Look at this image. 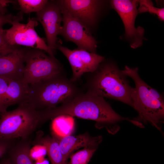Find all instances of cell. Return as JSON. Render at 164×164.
<instances>
[{"label":"cell","mask_w":164,"mask_h":164,"mask_svg":"<svg viewBox=\"0 0 164 164\" xmlns=\"http://www.w3.org/2000/svg\"><path fill=\"white\" fill-rule=\"evenodd\" d=\"M43 112L47 121L62 114L94 121L97 128H105L111 134L119 131L120 122L132 121L116 113L104 98L83 91L60 106L45 110Z\"/></svg>","instance_id":"1"},{"label":"cell","mask_w":164,"mask_h":164,"mask_svg":"<svg viewBox=\"0 0 164 164\" xmlns=\"http://www.w3.org/2000/svg\"><path fill=\"white\" fill-rule=\"evenodd\" d=\"M86 74L83 86L86 91L133 108L131 95L133 87L130 86L128 77L116 63L104 59L94 71Z\"/></svg>","instance_id":"2"},{"label":"cell","mask_w":164,"mask_h":164,"mask_svg":"<svg viewBox=\"0 0 164 164\" xmlns=\"http://www.w3.org/2000/svg\"><path fill=\"white\" fill-rule=\"evenodd\" d=\"M123 73L134 81L131 95L133 108L138 115L133 120L143 125L151 124L162 132V126L164 119V98L162 94L150 87L140 77L138 67L131 68L126 66Z\"/></svg>","instance_id":"3"},{"label":"cell","mask_w":164,"mask_h":164,"mask_svg":"<svg viewBox=\"0 0 164 164\" xmlns=\"http://www.w3.org/2000/svg\"><path fill=\"white\" fill-rule=\"evenodd\" d=\"M82 91L64 71L38 83L29 85L25 102L42 111L55 108Z\"/></svg>","instance_id":"4"},{"label":"cell","mask_w":164,"mask_h":164,"mask_svg":"<svg viewBox=\"0 0 164 164\" xmlns=\"http://www.w3.org/2000/svg\"><path fill=\"white\" fill-rule=\"evenodd\" d=\"M14 110L0 113V139H25L45 121L42 111L24 102Z\"/></svg>","instance_id":"5"},{"label":"cell","mask_w":164,"mask_h":164,"mask_svg":"<svg viewBox=\"0 0 164 164\" xmlns=\"http://www.w3.org/2000/svg\"><path fill=\"white\" fill-rule=\"evenodd\" d=\"M23 80L29 85L47 79L64 71L62 65L54 56L43 50L27 48L24 57Z\"/></svg>","instance_id":"6"},{"label":"cell","mask_w":164,"mask_h":164,"mask_svg":"<svg viewBox=\"0 0 164 164\" xmlns=\"http://www.w3.org/2000/svg\"><path fill=\"white\" fill-rule=\"evenodd\" d=\"M23 18L14 21L10 29L5 30L6 38L11 45L23 46L32 49H39L54 56V54L44 39L40 37L35 29L38 23L36 18L29 19L26 24L20 23Z\"/></svg>","instance_id":"7"},{"label":"cell","mask_w":164,"mask_h":164,"mask_svg":"<svg viewBox=\"0 0 164 164\" xmlns=\"http://www.w3.org/2000/svg\"><path fill=\"white\" fill-rule=\"evenodd\" d=\"M59 5L63 22L60 34L67 41L75 43L78 49L96 53L97 42L90 31L65 9Z\"/></svg>","instance_id":"8"},{"label":"cell","mask_w":164,"mask_h":164,"mask_svg":"<svg viewBox=\"0 0 164 164\" xmlns=\"http://www.w3.org/2000/svg\"><path fill=\"white\" fill-rule=\"evenodd\" d=\"M112 8L118 13L123 23L125 36L130 42L131 47L136 49L141 46L144 37V29L142 27L136 28L135 19L138 13V0H113L110 2Z\"/></svg>","instance_id":"9"},{"label":"cell","mask_w":164,"mask_h":164,"mask_svg":"<svg viewBox=\"0 0 164 164\" xmlns=\"http://www.w3.org/2000/svg\"><path fill=\"white\" fill-rule=\"evenodd\" d=\"M57 48L68 60L72 71L70 79L76 84L84 74L94 71L104 59L103 56L83 49L71 50L57 44Z\"/></svg>","instance_id":"10"},{"label":"cell","mask_w":164,"mask_h":164,"mask_svg":"<svg viewBox=\"0 0 164 164\" xmlns=\"http://www.w3.org/2000/svg\"><path fill=\"white\" fill-rule=\"evenodd\" d=\"M36 19L42 25L47 45L54 54L57 48V36L61 32L63 22L61 9L56 1H48L44 7L37 12Z\"/></svg>","instance_id":"11"},{"label":"cell","mask_w":164,"mask_h":164,"mask_svg":"<svg viewBox=\"0 0 164 164\" xmlns=\"http://www.w3.org/2000/svg\"><path fill=\"white\" fill-rule=\"evenodd\" d=\"M102 1L95 0H61L56 2L90 30L97 21Z\"/></svg>","instance_id":"12"},{"label":"cell","mask_w":164,"mask_h":164,"mask_svg":"<svg viewBox=\"0 0 164 164\" xmlns=\"http://www.w3.org/2000/svg\"><path fill=\"white\" fill-rule=\"evenodd\" d=\"M58 141L64 161H67L75 150L82 147L97 148L101 142V136H92L86 132L77 135H69L60 137L53 134Z\"/></svg>","instance_id":"13"},{"label":"cell","mask_w":164,"mask_h":164,"mask_svg":"<svg viewBox=\"0 0 164 164\" xmlns=\"http://www.w3.org/2000/svg\"><path fill=\"white\" fill-rule=\"evenodd\" d=\"M27 49L19 47L13 52L0 57V77L11 80L23 78Z\"/></svg>","instance_id":"14"},{"label":"cell","mask_w":164,"mask_h":164,"mask_svg":"<svg viewBox=\"0 0 164 164\" xmlns=\"http://www.w3.org/2000/svg\"><path fill=\"white\" fill-rule=\"evenodd\" d=\"M29 85L22 79L11 80L3 100V112L10 105L24 102L28 93Z\"/></svg>","instance_id":"15"},{"label":"cell","mask_w":164,"mask_h":164,"mask_svg":"<svg viewBox=\"0 0 164 164\" xmlns=\"http://www.w3.org/2000/svg\"><path fill=\"white\" fill-rule=\"evenodd\" d=\"M30 138L21 139L7 152L11 164H33L30 152Z\"/></svg>","instance_id":"16"},{"label":"cell","mask_w":164,"mask_h":164,"mask_svg":"<svg viewBox=\"0 0 164 164\" xmlns=\"http://www.w3.org/2000/svg\"><path fill=\"white\" fill-rule=\"evenodd\" d=\"M36 144L43 145L46 149L51 164H66L59 144L53 136H43L42 134L37 136L34 141Z\"/></svg>","instance_id":"17"},{"label":"cell","mask_w":164,"mask_h":164,"mask_svg":"<svg viewBox=\"0 0 164 164\" xmlns=\"http://www.w3.org/2000/svg\"><path fill=\"white\" fill-rule=\"evenodd\" d=\"M53 134L60 137L71 135L74 129L75 121L73 117L62 114L53 119Z\"/></svg>","instance_id":"18"},{"label":"cell","mask_w":164,"mask_h":164,"mask_svg":"<svg viewBox=\"0 0 164 164\" xmlns=\"http://www.w3.org/2000/svg\"><path fill=\"white\" fill-rule=\"evenodd\" d=\"M97 148L85 147L70 156L69 164H87Z\"/></svg>","instance_id":"19"},{"label":"cell","mask_w":164,"mask_h":164,"mask_svg":"<svg viewBox=\"0 0 164 164\" xmlns=\"http://www.w3.org/2000/svg\"><path fill=\"white\" fill-rule=\"evenodd\" d=\"M47 0H17L21 12L23 13L36 12L40 11L46 4Z\"/></svg>","instance_id":"20"},{"label":"cell","mask_w":164,"mask_h":164,"mask_svg":"<svg viewBox=\"0 0 164 164\" xmlns=\"http://www.w3.org/2000/svg\"><path fill=\"white\" fill-rule=\"evenodd\" d=\"M139 7L138 9V13L148 12L156 15L161 21L164 20V8H159L153 6L151 1L148 0H138Z\"/></svg>","instance_id":"21"},{"label":"cell","mask_w":164,"mask_h":164,"mask_svg":"<svg viewBox=\"0 0 164 164\" xmlns=\"http://www.w3.org/2000/svg\"><path fill=\"white\" fill-rule=\"evenodd\" d=\"M19 47L9 43L6 38L5 30L0 31V57L13 52Z\"/></svg>","instance_id":"22"},{"label":"cell","mask_w":164,"mask_h":164,"mask_svg":"<svg viewBox=\"0 0 164 164\" xmlns=\"http://www.w3.org/2000/svg\"><path fill=\"white\" fill-rule=\"evenodd\" d=\"M22 18H23V13L21 11L16 15L11 14H3L0 13V31L3 29V26L5 24H12L15 20Z\"/></svg>","instance_id":"23"},{"label":"cell","mask_w":164,"mask_h":164,"mask_svg":"<svg viewBox=\"0 0 164 164\" xmlns=\"http://www.w3.org/2000/svg\"><path fill=\"white\" fill-rule=\"evenodd\" d=\"M11 80L7 78L0 77V112L3 111V100L10 81Z\"/></svg>","instance_id":"24"},{"label":"cell","mask_w":164,"mask_h":164,"mask_svg":"<svg viewBox=\"0 0 164 164\" xmlns=\"http://www.w3.org/2000/svg\"><path fill=\"white\" fill-rule=\"evenodd\" d=\"M16 139H0V159L15 143Z\"/></svg>","instance_id":"25"},{"label":"cell","mask_w":164,"mask_h":164,"mask_svg":"<svg viewBox=\"0 0 164 164\" xmlns=\"http://www.w3.org/2000/svg\"><path fill=\"white\" fill-rule=\"evenodd\" d=\"M0 164H11L8 158H2L0 162Z\"/></svg>","instance_id":"26"},{"label":"cell","mask_w":164,"mask_h":164,"mask_svg":"<svg viewBox=\"0 0 164 164\" xmlns=\"http://www.w3.org/2000/svg\"><path fill=\"white\" fill-rule=\"evenodd\" d=\"M7 11L6 7L0 4V13L5 14Z\"/></svg>","instance_id":"27"},{"label":"cell","mask_w":164,"mask_h":164,"mask_svg":"<svg viewBox=\"0 0 164 164\" xmlns=\"http://www.w3.org/2000/svg\"><path fill=\"white\" fill-rule=\"evenodd\" d=\"M35 164H49V163L47 160L42 159L38 161Z\"/></svg>","instance_id":"28"},{"label":"cell","mask_w":164,"mask_h":164,"mask_svg":"<svg viewBox=\"0 0 164 164\" xmlns=\"http://www.w3.org/2000/svg\"></svg>","instance_id":"29"}]
</instances>
